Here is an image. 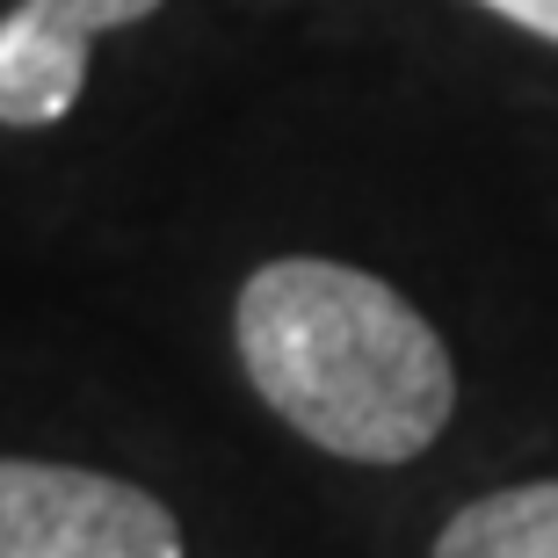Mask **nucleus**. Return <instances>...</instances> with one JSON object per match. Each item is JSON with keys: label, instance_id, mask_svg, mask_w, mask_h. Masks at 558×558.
Wrapping results in <instances>:
<instances>
[{"label": "nucleus", "instance_id": "nucleus-2", "mask_svg": "<svg viewBox=\"0 0 558 558\" xmlns=\"http://www.w3.org/2000/svg\"><path fill=\"white\" fill-rule=\"evenodd\" d=\"M0 558H182V522L131 478L0 457Z\"/></svg>", "mask_w": 558, "mask_h": 558}, {"label": "nucleus", "instance_id": "nucleus-1", "mask_svg": "<svg viewBox=\"0 0 558 558\" xmlns=\"http://www.w3.org/2000/svg\"><path fill=\"white\" fill-rule=\"evenodd\" d=\"M240 371L269 414L349 464H414L457 414L442 333L385 276L290 254L240 283Z\"/></svg>", "mask_w": 558, "mask_h": 558}, {"label": "nucleus", "instance_id": "nucleus-5", "mask_svg": "<svg viewBox=\"0 0 558 558\" xmlns=\"http://www.w3.org/2000/svg\"><path fill=\"white\" fill-rule=\"evenodd\" d=\"M478 8H494L500 22H515V29H530V37L558 44V0H478Z\"/></svg>", "mask_w": 558, "mask_h": 558}, {"label": "nucleus", "instance_id": "nucleus-3", "mask_svg": "<svg viewBox=\"0 0 558 558\" xmlns=\"http://www.w3.org/2000/svg\"><path fill=\"white\" fill-rule=\"evenodd\" d=\"M160 0H22L0 15V124H65L87 87V44L131 29Z\"/></svg>", "mask_w": 558, "mask_h": 558}, {"label": "nucleus", "instance_id": "nucleus-4", "mask_svg": "<svg viewBox=\"0 0 558 558\" xmlns=\"http://www.w3.org/2000/svg\"><path fill=\"white\" fill-rule=\"evenodd\" d=\"M428 558H558V478H522L464 500Z\"/></svg>", "mask_w": 558, "mask_h": 558}]
</instances>
